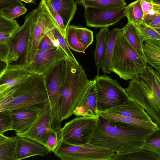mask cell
<instances>
[{
  "label": "cell",
  "mask_w": 160,
  "mask_h": 160,
  "mask_svg": "<svg viewBox=\"0 0 160 160\" xmlns=\"http://www.w3.org/2000/svg\"><path fill=\"white\" fill-rule=\"evenodd\" d=\"M154 130L140 125H114L100 116L89 142L117 153L126 154L142 148Z\"/></svg>",
  "instance_id": "cell-1"
},
{
  "label": "cell",
  "mask_w": 160,
  "mask_h": 160,
  "mask_svg": "<svg viewBox=\"0 0 160 160\" xmlns=\"http://www.w3.org/2000/svg\"><path fill=\"white\" fill-rule=\"evenodd\" d=\"M49 103L43 75L33 74L0 96V111L24 109L39 112Z\"/></svg>",
  "instance_id": "cell-2"
},
{
  "label": "cell",
  "mask_w": 160,
  "mask_h": 160,
  "mask_svg": "<svg viewBox=\"0 0 160 160\" xmlns=\"http://www.w3.org/2000/svg\"><path fill=\"white\" fill-rule=\"evenodd\" d=\"M66 73L59 104L60 121L68 118L86 96L94 82L89 80L82 65L65 53Z\"/></svg>",
  "instance_id": "cell-3"
},
{
  "label": "cell",
  "mask_w": 160,
  "mask_h": 160,
  "mask_svg": "<svg viewBox=\"0 0 160 160\" xmlns=\"http://www.w3.org/2000/svg\"><path fill=\"white\" fill-rule=\"evenodd\" d=\"M129 98L144 109L160 126V74L150 64L129 82L125 88Z\"/></svg>",
  "instance_id": "cell-4"
},
{
  "label": "cell",
  "mask_w": 160,
  "mask_h": 160,
  "mask_svg": "<svg viewBox=\"0 0 160 160\" xmlns=\"http://www.w3.org/2000/svg\"><path fill=\"white\" fill-rule=\"evenodd\" d=\"M146 60L136 51L121 31L118 37L112 56L111 71L119 78L132 80L146 68Z\"/></svg>",
  "instance_id": "cell-5"
},
{
  "label": "cell",
  "mask_w": 160,
  "mask_h": 160,
  "mask_svg": "<svg viewBox=\"0 0 160 160\" xmlns=\"http://www.w3.org/2000/svg\"><path fill=\"white\" fill-rule=\"evenodd\" d=\"M66 61L63 60L48 71L44 75L51 112V126L55 131L61 128L59 104L62 88L66 73Z\"/></svg>",
  "instance_id": "cell-6"
},
{
  "label": "cell",
  "mask_w": 160,
  "mask_h": 160,
  "mask_svg": "<svg viewBox=\"0 0 160 160\" xmlns=\"http://www.w3.org/2000/svg\"><path fill=\"white\" fill-rule=\"evenodd\" d=\"M94 87L99 112L105 111L126 102L129 98L125 88L116 79L99 74L94 78Z\"/></svg>",
  "instance_id": "cell-7"
},
{
  "label": "cell",
  "mask_w": 160,
  "mask_h": 160,
  "mask_svg": "<svg viewBox=\"0 0 160 160\" xmlns=\"http://www.w3.org/2000/svg\"><path fill=\"white\" fill-rule=\"evenodd\" d=\"M62 160H112L116 153L90 142L81 145L68 144L61 139L53 152Z\"/></svg>",
  "instance_id": "cell-8"
},
{
  "label": "cell",
  "mask_w": 160,
  "mask_h": 160,
  "mask_svg": "<svg viewBox=\"0 0 160 160\" xmlns=\"http://www.w3.org/2000/svg\"><path fill=\"white\" fill-rule=\"evenodd\" d=\"M36 10V8L32 10L25 16L23 24L11 37L5 62L6 65H26L28 46L34 22Z\"/></svg>",
  "instance_id": "cell-9"
},
{
  "label": "cell",
  "mask_w": 160,
  "mask_h": 160,
  "mask_svg": "<svg viewBox=\"0 0 160 160\" xmlns=\"http://www.w3.org/2000/svg\"><path fill=\"white\" fill-rule=\"evenodd\" d=\"M35 19L30 35L26 53L25 64L34 60L39 42L50 30L58 28L45 7L44 0H41L36 8Z\"/></svg>",
  "instance_id": "cell-10"
},
{
  "label": "cell",
  "mask_w": 160,
  "mask_h": 160,
  "mask_svg": "<svg viewBox=\"0 0 160 160\" xmlns=\"http://www.w3.org/2000/svg\"><path fill=\"white\" fill-rule=\"evenodd\" d=\"M97 120V119L90 117L76 116L66 122L59 131L60 138L72 145L89 142Z\"/></svg>",
  "instance_id": "cell-11"
},
{
  "label": "cell",
  "mask_w": 160,
  "mask_h": 160,
  "mask_svg": "<svg viewBox=\"0 0 160 160\" xmlns=\"http://www.w3.org/2000/svg\"><path fill=\"white\" fill-rule=\"evenodd\" d=\"M126 6L110 8L85 7L84 17L86 25L95 28H108L112 26L126 16Z\"/></svg>",
  "instance_id": "cell-12"
},
{
  "label": "cell",
  "mask_w": 160,
  "mask_h": 160,
  "mask_svg": "<svg viewBox=\"0 0 160 160\" xmlns=\"http://www.w3.org/2000/svg\"><path fill=\"white\" fill-rule=\"evenodd\" d=\"M51 121V112L49 103L40 111L36 119L27 130L16 134L34 141L47 148V141L53 130Z\"/></svg>",
  "instance_id": "cell-13"
},
{
  "label": "cell",
  "mask_w": 160,
  "mask_h": 160,
  "mask_svg": "<svg viewBox=\"0 0 160 160\" xmlns=\"http://www.w3.org/2000/svg\"><path fill=\"white\" fill-rule=\"evenodd\" d=\"M33 74L27 65H6L0 72V96L21 83Z\"/></svg>",
  "instance_id": "cell-14"
},
{
  "label": "cell",
  "mask_w": 160,
  "mask_h": 160,
  "mask_svg": "<svg viewBox=\"0 0 160 160\" xmlns=\"http://www.w3.org/2000/svg\"><path fill=\"white\" fill-rule=\"evenodd\" d=\"M65 58V53L59 46L37 53L34 60L27 66L33 73L43 75L54 66Z\"/></svg>",
  "instance_id": "cell-15"
},
{
  "label": "cell",
  "mask_w": 160,
  "mask_h": 160,
  "mask_svg": "<svg viewBox=\"0 0 160 160\" xmlns=\"http://www.w3.org/2000/svg\"><path fill=\"white\" fill-rule=\"evenodd\" d=\"M17 160L36 156H45L49 153L42 145L27 138L16 136Z\"/></svg>",
  "instance_id": "cell-16"
},
{
  "label": "cell",
  "mask_w": 160,
  "mask_h": 160,
  "mask_svg": "<svg viewBox=\"0 0 160 160\" xmlns=\"http://www.w3.org/2000/svg\"><path fill=\"white\" fill-rule=\"evenodd\" d=\"M105 112L142 121L153 122L143 108L129 98L125 103Z\"/></svg>",
  "instance_id": "cell-17"
},
{
  "label": "cell",
  "mask_w": 160,
  "mask_h": 160,
  "mask_svg": "<svg viewBox=\"0 0 160 160\" xmlns=\"http://www.w3.org/2000/svg\"><path fill=\"white\" fill-rule=\"evenodd\" d=\"M73 115L76 116L90 117L97 119L99 118L94 81L86 97L74 110Z\"/></svg>",
  "instance_id": "cell-18"
},
{
  "label": "cell",
  "mask_w": 160,
  "mask_h": 160,
  "mask_svg": "<svg viewBox=\"0 0 160 160\" xmlns=\"http://www.w3.org/2000/svg\"><path fill=\"white\" fill-rule=\"evenodd\" d=\"M10 111L13 121V129L16 133H22L27 130L34 122L39 112L24 109Z\"/></svg>",
  "instance_id": "cell-19"
},
{
  "label": "cell",
  "mask_w": 160,
  "mask_h": 160,
  "mask_svg": "<svg viewBox=\"0 0 160 160\" xmlns=\"http://www.w3.org/2000/svg\"><path fill=\"white\" fill-rule=\"evenodd\" d=\"M48 1L53 9L62 18L67 28L73 19L77 10L76 2L74 0H48Z\"/></svg>",
  "instance_id": "cell-20"
},
{
  "label": "cell",
  "mask_w": 160,
  "mask_h": 160,
  "mask_svg": "<svg viewBox=\"0 0 160 160\" xmlns=\"http://www.w3.org/2000/svg\"><path fill=\"white\" fill-rule=\"evenodd\" d=\"M100 116L114 125L128 124L140 125L154 129L158 126L153 122L142 121L105 111L99 112Z\"/></svg>",
  "instance_id": "cell-21"
},
{
  "label": "cell",
  "mask_w": 160,
  "mask_h": 160,
  "mask_svg": "<svg viewBox=\"0 0 160 160\" xmlns=\"http://www.w3.org/2000/svg\"><path fill=\"white\" fill-rule=\"evenodd\" d=\"M144 42L143 49L147 62L160 74V40L147 39Z\"/></svg>",
  "instance_id": "cell-22"
},
{
  "label": "cell",
  "mask_w": 160,
  "mask_h": 160,
  "mask_svg": "<svg viewBox=\"0 0 160 160\" xmlns=\"http://www.w3.org/2000/svg\"><path fill=\"white\" fill-rule=\"evenodd\" d=\"M121 29L131 46L141 56L145 58L143 49L144 41L135 25L128 21L126 25Z\"/></svg>",
  "instance_id": "cell-23"
},
{
  "label": "cell",
  "mask_w": 160,
  "mask_h": 160,
  "mask_svg": "<svg viewBox=\"0 0 160 160\" xmlns=\"http://www.w3.org/2000/svg\"><path fill=\"white\" fill-rule=\"evenodd\" d=\"M121 31V29L114 28L109 31L108 42L104 58L101 67L102 71L105 74H110L112 56L116 41Z\"/></svg>",
  "instance_id": "cell-24"
},
{
  "label": "cell",
  "mask_w": 160,
  "mask_h": 160,
  "mask_svg": "<svg viewBox=\"0 0 160 160\" xmlns=\"http://www.w3.org/2000/svg\"><path fill=\"white\" fill-rule=\"evenodd\" d=\"M109 31L108 28H102L95 36L96 43L94 56L95 64L97 69V74H98L104 58Z\"/></svg>",
  "instance_id": "cell-25"
},
{
  "label": "cell",
  "mask_w": 160,
  "mask_h": 160,
  "mask_svg": "<svg viewBox=\"0 0 160 160\" xmlns=\"http://www.w3.org/2000/svg\"><path fill=\"white\" fill-rule=\"evenodd\" d=\"M16 138L0 134V160H17Z\"/></svg>",
  "instance_id": "cell-26"
},
{
  "label": "cell",
  "mask_w": 160,
  "mask_h": 160,
  "mask_svg": "<svg viewBox=\"0 0 160 160\" xmlns=\"http://www.w3.org/2000/svg\"><path fill=\"white\" fill-rule=\"evenodd\" d=\"M20 27L16 20L7 18L0 14V42L10 39Z\"/></svg>",
  "instance_id": "cell-27"
},
{
  "label": "cell",
  "mask_w": 160,
  "mask_h": 160,
  "mask_svg": "<svg viewBox=\"0 0 160 160\" xmlns=\"http://www.w3.org/2000/svg\"><path fill=\"white\" fill-rule=\"evenodd\" d=\"M112 160H160V157L152 151L142 148L126 154L116 153Z\"/></svg>",
  "instance_id": "cell-28"
},
{
  "label": "cell",
  "mask_w": 160,
  "mask_h": 160,
  "mask_svg": "<svg viewBox=\"0 0 160 160\" xmlns=\"http://www.w3.org/2000/svg\"><path fill=\"white\" fill-rule=\"evenodd\" d=\"M78 3L85 7L99 8H118L126 5L124 0H76Z\"/></svg>",
  "instance_id": "cell-29"
},
{
  "label": "cell",
  "mask_w": 160,
  "mask_h": 160,
  "mask_svg": "<svg viewBox=\"0 0 160 160\" xmlns=\"http://www.w3.org/2000/svg\"><path fill=\"white\" fill-rule=\"evenodd\" d=\"M76 26L68 25L67 28L65 39L69 48L75 52L85 53L87 47L82 44L79 41L76 31Z\"/></svg>",
  "instance_id": "cell-30"
},
{
  "label": "cell",
  "mask_w": 160,
  "mask_h": 160,
  "mask_svg": "<svg viewBox=\"0 0 160 160\" xmlns=\"http://www.w3.org/2000/svg\"><path fill=\"white\" fill-rule=\"evenodd\" d=\"M125 12V17L128 21L134 24L143 22V13L139 0H137L127 5Z\"/></svg>",
  "instance_id": "cell-31"
},
{
  "label": "cell",
  "mask_w": 160,
  "mask_h": 160,
  "mask_svg": "<svg viewBox=\"0 0 160 160\" xmlns=\"http://www.w3.org/2000/svg\"><path fill=\"white\" fill-rule=\"evenodd\" d=\"M142 148L152 151L160 157V126L147 136Z\"/></svg>",
  "instance_id": "cell-32"
},
{
  "label": "cell",
  "mask_w": 160,
  "mask_h": 160,
  "mask_svg": "<svg viewBox=\"0 0 160 160\" xmlns=\"http://www.w3.org/2000/svg\"><path fill=\"white\" fill-rule=\"evenodd\" d=\"M143 21L153 28H160V2L152 0V9L143 17Z\"/></svg>",
  "instance_id": "cell-33"
},
{
  "label": "cell",
  "mask_w": 160,
  "mask_h": 160,
  "mask_svg": "<svg viewBox=\"0 0 160 160\" xmlns=\"http://www.w3.org/2000/svg\"><path fill=\"white\" fill-rule=\"evenodd\" d=\"M57 46H59L64 52L74 61L78 63L77 61L70 50L65 39L56 29L51 30L47 33Z\"/></svg>",
  "instance_id": "cell-34"
},
{
  "label": "cell",
  "mask_w": 160,
  "mask_h": 160,
  "mask_svg": "<svg viewBox=\"0 0 160 160\" xmlns=\"http://www.w3.org/2000/svg\"><path fill=\"white\" fill-rule=\"evenodd\" d=\"M44 1L47 10L58 28V32L65 39L67 27L62 19L53 9L48 0H44Z\"/></svg>",
  "instance_id": "cell-35"
},
{
  "label": "cell",
  "mask_w": 160,
  "mask_h": 160,
  "mask_svg": "<svg viewBox=\"0 0 160 160\" xmlns=\"http://www.w3.org/2000/svg\"><path fill=\"white\" fill-rule=\"evenodd\" d=\"M135 25L139 30L144 41L147 39L160 40V34L154 28L148 25L143 21Z\"/></svg>",
  "instance_id": "cell-36"
},
{
  "label": "cell",
  "mask_w": 160,
  "mask_h": 160,
  "mask_svg": "<svg viewBox=\"0 0 160 160\" xmlns=\"http://www.w3.org/2000/svg\"><path fill=\"white\" fill-rule=\"evenodd\" d=\"M27 11L25 7L12 6L0 9V14L7 18L14 19L24 14Z\"/></svg>",
  "instance_id": "cell-37"
},
{
  "label": "cell",
  "mask_w": 160,
  "mask_h": 160,
  "mask_svg": "<svg viewBox=\"0 0 160 160\" xmlns=\"http://www.w3.org/2000/svg\"><path fill=\"white\" fill-rule=\"evenodd\" d=\"M12 122L10 111H0V134L13 130Z\"/></svg>",
  "instance_id": "cell-38"
},
{
  "label": "cell",
  "mask_w": 160,
  "mask_h": 160,
  "mask_svg": "<svg viewBox=\"0 0 160 160\" xmlns=\"http://www.w3.org/2000/svg\"><path fill=\"white\" fill-rule=\"evenodd\" d=\"M76 31L79 41L83 45L88 47L93 41V32L85 28L76 26Z\"/></svg>",
  "instance_id": "cell-39"
},
{
  "label": "cell",
  "mask_w": 160,
  "mask_h": 160,
  "mask_svg": "<svg viewBox=\"0 0 160 160\" xmlns=\"http://www.w3.org/2000/svg\"><path fill=\"white\" fill-rule=\"evenodd\" d=\"M61 139L59 135V131L52 130L48 136L46 142L47 148L49 153L54 152L59 145Z\"/></svg>",
  "instance_id": "cell-40"
},
{
  "label": "cell",
  "mask_w": 160,
  "mask_h": 160,
  "mask_svg": "<svg viewBox=\"0 0 160 160\" xmlns=\"http://www.w3.org/2000/svg\"><path fill=\"white\" fill-rule=\"evenodd\" d=\"M56 47L58 46L55 44L50 37L46 34L40 41L37 48L36 53Z\"/></svg>",
  "instance_id": "cell-41"
},
{
  "label": "cell",
  "mask_w": 160,
  "mask_h": 160,
  "mask_svg": "<svg viewBox=\"0 0 160 160\" xmlns=\"http://www.w3.org/2000/svg\"><path fill=\"white\" fill-rule=\"evenodd\" d=\"M12 6H21L25 7V5L20 0H0V9Z\"/></svg>",
  "instance_id": "cell-42"
},
{
  "label": "cell",
  "mask_w": 160,
  "mask_h": 160,
  "mask_svg": "<svg viewBox=\"0 0 160 160\" xmlns=\"http://www.w3.org/2000/svg\"><path fill=\"white\" fill-rule=\"evenodd\" d=\"M139 0L144 17L146 15L149 14L152 9V2H150L145 0Z\"/></svg>",
  "instance_id": "cell-43"
},
{
  "label": "cell",
  "mask_w": 160,
  "mask_h": 160,
  "mask_svg": "<svg viewBox=\"0 0 160 160\" xmlns=\"http://www.w3.org/2000/svg\"><path fill=\"white\" fill-rule=\"evenodd\" d=\"M20 0L21 1L27 3H35L34 0Z\"/></svg>",
  "instance_id": "cell-44"
},
{
  "label": "cell",
  "mask_w": 160,
  "mask_h": 160,
  "mask_svg": "<svg viewBox=\"0 0 160 160\" xmlns=\"http://www.w3.org/2000/svg\"><path fill=\"white\" fill-rule=\"evenodd\" d=\"M154 28L160 34V28Z\"/></svg>",
  "instance_id": "cell-45"
},
{
  "label": "cell",
  "mask_w": 160,
  "mask_h": 160,
  "mask_svg": "<svg viewBox=\"0 0 160 160\" xmlns=\"http://www.w3.org/2000/svg\"><path fill=\"white\" fill-rule=\"evenodd\" d=\"M149 2H152V0H145Z\"/></svg>",
  "instance_id": "cell-46"
},
{
  "label": "cell",
  "mask_w": 160,
  "mask_h": 160,
  "mask_svg": "<svg viewBox=\"0 0 160 160\" xmlns=\"http://www.w3.org/2000/svg\"><path fill=\"white\" fill-rule=\"evenodd\" d=\"M154 0L157 1L158 2H160V0Z\"/></svg>",
  "instance_id": "cell-47"
},
{
  "label": "cell",
  "mask_w": 160,
  "mask_h": 160,
  "mask_svg": "<svg viewBox=\"0 0 160 160\" xmlns=\"http://www.w3.org/2000/svg\"></svg>",
  "instance_id": "cell-48"
}]
</instances>
